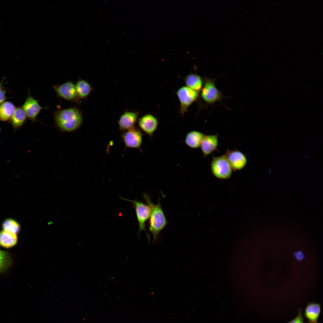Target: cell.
<instances>
[{
  "label": "cell",
  "instance_id": "cell-15",
  "mask_svg": "<svg viewBox=\"0 0 323 323\" xmlns=\"http://www.w3.org/2000/svg\"><path fill=\"white\" fill-rule=\"evenodd\" d=\"M26 115L22 106L16 107L9 122L13 129L17 130L21 127L25 122Z\"/></svg>",
  "mask_w": 323,
  "mask_h": 323
},
{
  "label": "cell",
  "instance_id": "cell-16",
  "mask_svg": "<svg viewBox=\"0 0 323 323\" xmlns=\"http://www.w3.org/2000/svg\"><path fill=\"white\" fill-rule=\"evenodd\" d=\"M204 135L202 133L199 131H191L186 135L185 142L187 146L192 148H198L200 147Z\"/></svg>",
  "mask_w": 323,
  "mask_h": 323
},
{
  "label": "cell",
  "instance_id": "cell-7",
  "mask_svg": "<svg viewBox=\"0 0 323 323\" xmlns=\"http://www.w3.org/2000/svg\"><path fill=\"white\" fill-rule=\"evenodd\" d=\"M56 96L67 101L77 103L80 99L78 97L75 84L71 81H68L63 84L52 85Z\"/></svg>",
  "mask_w": 323,
  "mask_h": 323
},
{
  "label": "cell",
  "instance_id": "cell-20",
  "mask_svg": "<svg viewBox=\"0 0 323 323\" xmlns=\"http://www.w3.org/2000/svg\"><path fill=\"white\" fill-rule=\"evenodd\" d=\"M16 234L10 233L4 230L0 232V245L8 248L15 245L17 241Z\"/></svg>",
  "mask_w": 323,
  "mask_h": 323
},
{
  "label": "cell",
  "instance_id": "cell-25",
  "mask_svg": "<svg viewBox=\"0 0 323 323\" xmlns=\"http://www.w3.org/2000/svg\"><path fill=\"white\" fill-rule=\"evenodd\" d=\"M294 255L296 258L299 261H301L304 258V255L301 251L296 252Z\"/></svg>",
  "mask_w": 323,
  "mask_h": 323
},
{
  "label": "cell",
  "instance_id": "cell-18",
  "mask_svg": "<svg viewBox=\"0 0 323 323\" xmlns=\"http://www.w3.org/2000/svg\"><path fill=\"white\" fill-rule=\"evenodd\" d=\"M75 85L80 100L86 98L93 90L91 85L87 80L80 78L78 79Z\"/></svg>",
  "mask_w": 323,
  "mask_h": 323
},
{
  "label": "cell",
  "instance_id": "cell-4",
  "mask_svg": "<svg viewBox=\"0 0 323 323\" xmlns=\"http://www.w3.org/2000/svg\"><path fill=\"white\" fill-rule=\"evenodd\" d=\"M211 169L215 177L221 179L230 178L233 170L225 155L214 157L211 162Z\"/></svg>",
  "mask_w": 323,
  "mask_h": 323
},
{
  "label": "cell",
  "instance_id": "cell-23",
  "mask_svg": "<svg viewBox=\"0 0 323 323\" xmlns=\"http://www.w3.org/2000/svg\"><path fill=\"white\" fill-rule=\"evenodd\" d=\"M4 79V77L0 82V105L7 99L6 96V91L3 86Z\"/></svg>",
  "mask_w": 323,
  "mask_h": 323
},
{
  "label": "cell",
  "instance_id": "cell-14",
  "mask_svg": "<svg viewBox=\"0 0 323 323\" xmlns=\"http://www.w3.org/2000/svg\"><path fill=\"white\" fill-rule=\"evenodd\" d=\"M321 312V305L320 304L310 303L307 304L305 308L304 317L309 322H317Z\"/></svg>",
  "mask_w": 323,
  "mask_h": 323
},
{
  "label": "cell",
  "instance_id": "cell-11",
  "mask_svg": "<svg viewBox=\"0 0 323 323\" xmlns=\"http://www.w3.org/2000/svg\"><path fill=\"white\" fill-rule=\"evenodd\" d=\"M138 123L140 128L151 137L157 129L159 122L154 116L148 114L140 118Z\"/></svg>",
  "mask_w": 323,
  "mask_h": 323
},
{
  "label": "cell",
  "instance_id": "cell-5",
  "mask_svg": "<svg viewBox=\"0 0 323 323\" xmlns=\"http://www.w3.org/2000/svg\"><path fill=\"white\" fill-rule=\"evenodd\" d=\"M199 94L186 86L178 89L176 94L180 103V112L182 116L184 115L189 107L198 99Z\"/></svg>",
  "mask_w": 323,
  "mask_h": 323
},
{
  "label": "cell",
  "instance_id": "cell-9",
  "mask_svg": "<svg viewBox=\"0 0 323 323\" xmlns=\"http://www.w3.org/2000/svg\"><path fill=\"white\" fill-rule=\"evenodd\" d=\"M142 133L140 130L135 127L126 130L122 137L127 148L139 149L142 142Z\"/></svg>",
  "mask_w": 323,
  "mask_h": 323
},
{
  "label": "cell",
  "instance_id": "cell-22",
  "mask_svg": "<svg viewBox=\"0 0 323 323\" xmlns=\"http://www.w3.org/2000/svg\"><path fill=\"white\" fill-rule=\"evenodd\" d=\"M10 263L8 254L0 249V272L7 268Z\"/></svg>",
  "mask_w": 323,
  "mask_h": 323
},
{
  "label": "cell",
  "instance_id": "cell-8",
  "mask_svg": "<svg viewBox=\"0 0 323 323\" xmlns=\"http://www.w3.org/2000/svg\"><path fill=\"white\" fill-rule=\"evenodd\" d=\"M22 107L27 118L33 122L36 121L37 117L40 111L48 107H43L39 104L38 100L34 99L30 94L28 95Z\"/></svg>",
  "mask_w": 323,
  "mask_h": 323
},
{
  "label": "cell",
  "instance_id": "cell-17",
  "mask_svg": "<svg viewBox=\"0 0 323 323\" xmlns=\"http://www.w3.org/2000/svg\"><path fill=\"white\" fill-rule=\"evenodd\" d=\"M184 81L186 86L199 93L203 85V79L196 74H191L187 75Z\"/></svg>",
  "mask_w": 323,
  "mask_h": 323
},
{
  "label": "cell",
  "instance_id": "cell-6",
  "mask_svg": "<svg viewBox=\"0 0 323 323\" xmlns=\"http://www.w3.org/2000/svg\"><path fill=\"white\" fill-rule=\"evenodd\" d=\"M121 198L124 200L132 202L134 204L138 223V235L139 234L141 231H144L146 233L149 242H150V236L146 230L145 223L146 221L149 219L150 216L151 212L150 207L147 204V205L144 204L136 199L133 200L122 197Z\"/></svg>",
  "mask_w": 323,
  "mask_h": 323
},
{
  "label": "cell",
  "instance_id": "cell-13",
  "mask_svg": "<svg viewBox=\"0 0 323 323\" xmlns=\"http://www.w3.org/2000/svg\"><path fill=\"white\" fill-rule=\"evenodd\" d=\"M136 112L126 111L120 116L118 121L119 129L127 130L135 127L138 116Z\"/></svg>",
  "mask_w": 323,
  "mask_h": 323
},
{
  "label": "cell",
  "instance_id": "cell-28",
  "mask_svg": "<svg viewBox=\"0 0 323 323\" xmlns=\"http://www.w3.org/2000/svg\"><path fill=\"white\" fill-rule=\"evenodd\" d=\"M305 158H308V156H307V155H305Z\"/></svg>",
  "mask_w": 323,
  "mask_h": 323
},
{
  "label": "cell",
  "instance_id": "cell-1",
  "mask_svg": "<svg viewBox=\"0 0 323 323\" xmlns=\"http://www.w3.org/2000/svg\"><path fill=\"white\" fill-rule=\"evenodd\" d=\"M54 118L56 125L61 131L68 132L79 128L83 120L81 111L75 107L56 111L54 114Z\"/></svg>",
  "mask_w": 323,
  "mask_h": 323
},
{
  "label": "cell",
  "instance_id": "cell-24",
  "mask_svg": "<svg viewBox=\"0 0 323 323\" xmlns=\"http://www.w3.org/2000/svg\"><path fill=\"white\" fill-rule=\"evenodd\" d=\"M287 323H304L301 310L300 308L299 309L297 316L294 319Z\"/></svg>",
  "mask_w": 323,
  "mask_h": 323
},
{
  "label": "cell",
  "instance_id": "cell-19",
  "mask_svg": "<svg viewBox=\"0 0 323 323\" xmlns=\"http://www.w3.org/2000/svg\"><path fill=\"white\" fill-rule=\"evenodd\" d=\"M16 107L9 101H4L0 105V120L3 121H9L14 113Z\"/></svg>",
  "mask_w": 323,
  "mask_h": 323
},
{
  "label": "cell",
  "instance_id": "cell-10",
  "mask_svg": "<svg viewBox=\"0 0 323 323\" xmlns=\"http://www.w3.org/2000/svg\"><path fill=\"white\" fill-rule=\"evenodd\" d=\"M233 170H239L246 165L247 160L244 154L237 150H228L225 155Z\"/></svg>",
  "mask_w": 323,
  "mask_h": 323
},
{
  "label": "cell",
  "instance_id": "cell-29",
  "mask_svg": "<svg viewBox=\"0 0 323 323\" xmlns=\"http://www.w3.org/2000/svg\"></svg>",
  "mask_w": 323,
  "mask_h": 323
},
{
  "label": "cell",
  "instance_id": "cell-21",
  "mask_svg": "<svg viewBox=\"0 0 323 323\" xmlns=\"http://www.w3.org/2000/svg\"><path fill=\"white\" fill-rule=\"evenodd\" d=\"M3 230L7 232L16 234L20 230V226L15 220L9 219L5 220L2 224Z\"/></svg>",
  "mask_w": 323,
  "mask_h": 323
},
{
  "label": "cell",
  "instance_id": "cell-12",
  "mask_svg": "<svg viewBox=\"0 0 323 323\" xmlns=\"http://www.w3.org/2000/svg\"><path fill=\"white\" fill-rule=\"evenodd\" d=\"M218 137L217 134L204 135L200 146L204 157L217 150L218 145Z\"/></svg>",
  "mask_w": 323,
  "mask_h": 323
},
{
  "label": "cell",
  "instance_id": "cell-26",
  "mask_svg": "<svg viewBox=\"0 0 323 323\" xmlns=\"http://www.w3.org/2000/svg\"><path fill=\"white\" fill-rule=\"evenodd\" d=\"M271 169L270 168H268V171L267 172V173H268V174H269L271 173Z\"/></svg>",
  "mask_w": 323,
  "mask_h": 323
},
{
  "label": "cell",
  "instance_id": "cell-27",
  "mask_svg": "<svg viewBox=\"0 0 323 323\" xmlns=\"http://www.w3.org/2000/svg\"><path fill=\"white\" fill-rule=\"evenodd\" d=\"M306 323H318L317 322H307Z\"/></svg>",
  "mask_w": 323,
  "mask_h": 323
},
{
  "label": "cell",
  "instance_id": "cell-2",
  "mask_svg": "<svg viewBox=\"0 0 323 323\" xmlns=\"http://www.w3.org/2000/svg\"><path fill=\"white\" fill-rule=\"evenodd\" d=\"M144 197L147 204L150 208L149 229L152 234L154 242L159 233L166 226L167 221L161 205L160 199L158 203L155 205L153 203L147 194H144Z\"/></svg>",
  "mask_w": 323,
  "mask_h": 323
},
{
  "label": "cell",
  "instance_id": "cell-3",
  "mask_svg": "<svg viewBox=\"0 0 323 323\" xmlns=\"http://www.w3.org/2000/svg\"><path fill=\"white\" fill-rule=\"evenodd\" d=\"M203 79V83L200 91V96L203 102L209 105L221 101L224 96L216 87L214 80L208 77Z\"/></svg>",
  "mask_w": 323,
  "mask_h": 323
}]
</instances>
